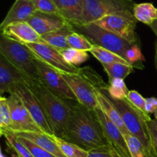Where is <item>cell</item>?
<instances>
[{
	"label": "cell",
	"mask_w": 157,
	"mask_h": 157,
	"mask_svg": "<svg viewBox=\"0 0 157 157\" xmlns=\"http://www.w3.org/2000/svg\"><path fill=\"white\" fill-rule=\"evenodd\" d=\"M70 105L71 115L66 140L87 151L109 146L94 111L90 110L75 100H73V103Z\"/></svg>",
	"instance_id": "cell-1"
},
{
	"label": "cell",
	"mask_w": 157,
	"mask_h": 157,
	"mask_svg": "<svg viewBox=\"0 0 157 157\" xmlns=\"http://www.w3.org/2000/svg\"><path fill=\"white\" fill-rule=\"evenodd\" d=\"M41 102L55 135L66 140L71 108L68 100L63 99L49 90L40 80L25 82Z\"/></svg>",
	"instance_id": "cell-2"
},
{
	"label": "cell",
	"mask_w": 157,
	"mask_h": 157,
	"mask_svg": "<svg viewBox=\"0 0 157 157\" xmlns=\"http://www.w3.org/2000/svg\"><path fill=\"white\" fill-rule=\"evenodd\" d=\"M63 78L81 104L94 111L98 107L94 86L106 85L101 76L90 67L80 68L77 73L61 72Z\"/></svg>",
	"instance_id": "cell-3"
},
{
	"label": "cell",
	"mask_w": 157,
	"mask_h": 157,
	"mask_svg": "<svg viewBox=\"0 0 157 157\" xmlns=\"http://www.w3.org/2000/svg\"><path fill=\"white\" fill-rule=\"evenodd\" d=\"M0 54L31 80H39L35 55L25 44L1 34Z\"/></svg>",
	"instance_id": "cell-4"
},
{
	"label": "cell",
	"mask_w": 157,
	"mask_h": 157,
	"mask_svg": "<svg viewBox=\"0 0 157 157\" xmlns=\"http://www.w3.org/2000/svg\"><path fill=\"white\" fill-rule=\"evenodd\" d=\"M133 0H84V15L81 24L94 22L109 15H121L135 18Z\"/></svg>",
	"instance_id": "cell-5"
},
{
	"label": "cell",
	"mask_w": 157,
	"mask_h": 157,
	"mask_svg": "<svg viewBox=\"0 0 157 157\" xmlns=\"http://www.w3.org/2000/svg\"><path fill=\"white\" fill-rule=\"evenodd\" d=\"M74 30L82 34L94 46L115 52L126 59V52L133 44L122 37L101 28L94 23L72 25Z\"/></svg>",
	"instance_id": "cell-6"
},
{
	"label": "cell",
	"mask_w": 157,
	"mask_h": 157,
	"mask_svg": "<svg viewBox=\"0 0 157 157\" xmlns=\"http://www.w3.org/2000/svg\"><path fill=\"white\" fill-rule=\"evenodd\" d=\"M110 100L119 111L128 132L131 135L136 137L148 149L152 157H153V146L147 120L129 103L127 98L121 100L113 99L110 98Z\"/></svg>",
	"instance_id": "cell-7"
},
{
	"label": "cell",
	"mask_w": 157,
	"mask_h": 157,
	"mask_svg": "<svg viewBox=\"0 0 157 157\" xmlns=\"http://www.w3.org/2000/svg\"><path fill=\"white\" fill-rule=\"evenodd\" d=\"M9 93L15 94L21 99L33 119L44 133L55 135L41 102L25 83L15 85Z\"/></svg>",
	"instance_id": "cell-8"
},
{
	"label": "cell",
	"mask_w": 157,
	"mask_h": 157,
	"mask_svg": "<svg viewBox=\"0 0 157 157\" xmlns=\"http://www.w3.org/2000/svg\"><path fill=\"white\" fill-rule=\"evenodd\" d=\"M35 63L39 80L53 93L65 100H77L76 96L63 78L62 74L35 56Z\"/></svg>",
	"instance_id": "cell-9"
},
{
	"label": "cell",
	"mask_w": 157,
	"mask_h": 157,
	"mask_svg": "<svg viewBox=\"0 0 157 157\" xmlns=\"http://www.w3.org/2000/svg\"><path fill=\"white\" fill-rule=\"evenodd\" d=\"M8 100L10 107L12 123L7 130L15 133L21 132H44L35 123L21 99L15 94L9 93Z\"/></svg>",
	"instance_id": "cell-10"
},
{
	"label": "cell",
	"mask_w": 157,
	"mask_h": 157,
	"mask_svg": "<svg viewBox=\"0 0 157 157\" xmlns=\"http://www.w3.org/2000/svg\"><path fill=\"white\" fill-rule=\"evenodd\" d=\"M94 24L128 41L131 44H138L136 32V19L121 15H109L95 21Z\"/></svg>",
	"instance_id": "cell-11"
},
{
	"label": "cell",
	"mask_w": 157,
	"mask_h": 157,
	"mask_svg": "<svg viewBox=\"0 0 157 157\" xmlns=\"http://www.w3.org/2000/svg\"><path fill=\"white\" fill-rule=\"evenodd\" d=\"M33 52L35 56L64 73H77L80 68L67 62L61 52L46 43H28L25 44Z\"/></svg>",
	"instance_id": "cell-12"
},
{
	"label": "cell",
	"mask_w": 157,
	"mask_h": 157,
	"mask_svg": "<svg viewBox=\"0 0 157 157\" xmlns=\"http://www.w3.org/2000/svg\"><path fill=\"white\" fill-rule=\"evenodd\" d=\"M94 112L102 126L104 135L108 141L109 145L113 146L127 155H131L127 148L124 134L121 129L107 116V115L103 112L99 106L95 109Z\"/></svg>",
	"instance_id": "cell-13"
},
{
	"label": "cell",
	"mask_w": 157,
	"mask_h": 157,
	"mask_svg": "<svg viewBox=\"0 0 157 157\" xmlns=\"http://www.w3.org/2000/svg\"><path fill=\"white\" fill-rule=\"evenodd\" d=\"M27 22L41 36L44 34L58 30L67 23V22L58 14L44 13L38 11H36Z\"/></svg>",
	"instance_id": "cell-14"
},
{
	"label": "cell",
	"mask_w": 157,
	"mask_h": 157,
	"mask_svg": "<svg viewBox=\"0 0 157 157\" xmlns=\"http://www.w3.org/2000/svg\"><path fill=\"white\" fill-rule=\"evenodd\" d=\"M1 34L23 44L45 43L41 35L28 22H21L9 25L2 29Z\"/></svg>",
	"instance_id": "cell-15"
},
{
	"label": "cell",
	"mask_w": 157,
	"mask_h": 157,
	"mask_svg": "<svg viewBox=\"0 0 157 157\" xmlns=\"http://www.w3.org/2000/svg\"><path fill=\"white\" fill-rule=\"evenodd\" d=\"M29 79L0 54V93L2 95L5 92L9 93L15 85L25 83Z\"/></svg>",
	"instance_id": "cell-16"
},
{
	"label": "cell",
	"mask_w": 157,
	"mask_h": 157,
	"mask_svg": "<svg viewBox=\"0 0 157 157\" xmlns=\"http://www.w3.org/2000/svg\"><path fill=\"white\" fill-rule=\"evenodd\" d=\"M36 12L32 0H15L0 25V29L12 23L27 22Z\"/></svg>",
	"instance_id": "cell-17"
},
{
	"label": "cell",
	"mask_w": 157,
	"mask_h": 157,
	"mask_svg": "<svg viewBox=\"0 0 157 157\" xmlns=\"http://www.w3.org/2000/svg\"><path fill=\"white\" fill-rule=\"evenodd\" d=\"M58 14L71 25L81 23L84 9V0H54Z\"/></svg>",
	"instance_id": "cell-18"
},
{
	"label": "cell",
	"mask_w": 157,
	"mask_h": 157,
	"mask_svg": "<svg viewBox=\"0 0 157 157\" xmlns=\"http://www.w3.org/2000/svg\"><path fill=\"white\" fill-rule=\"evenodd\" d=\"M15 134L17 136L23 137V138H26L31 140L34 143L38 145V146L48 151L49 152L56 155L57 157H66L64 153L61 152L56 142L54 140L53 137H52L53 135H51L44 133V132H17Z\"/></svg>",
	"instance_id": "cell-19"
},
{
	"label": "cell",
	"mask_w": 157,
	"mask_h": 157,
	"mask_svg": "<svg viewBox=\"0 0 157 157\" xmlns=\"http://www.w3.org/2000/svg\"><path fill=\"white\" fill-rule=\"evenodd\" d=\"M73 32H75L73 26L67 22L61 29L44 34L41 35V38L46 44L50 45L58 50L61 51L70 48L67 43V36Z\"/></svg>",
	"instance_id": "cell-20"
},
{
	"label": "cell",
	"mask_w": 157,
	"mask_h": 157,
	"mask_svg": "<svg viewBox=\"0 0 157 157\" xmlns=\"http://www.w3.org/2000/svg\"><path fill=\"white\" fill-rule=\"evenodd\" d=\"M133 15L136 21L150 26L157 19V8L151 2H143L135 4Z\"/></svg>",
	"instance_id": "cell-21"
},
{
	"label": "cell",
	"mask_w": 157,
	"mask_h": 157,
	"mask_svg": "<svg viewBox=\"0 0 157 157\" xmlns=\"http://www.w3.org/2000/svg\"><path fill=\"white\" fill-rule=\"evenodd\" d=\"M90 54L94 55L101 64H110V63H124L130 65L124 58L117 55L115 52L106 49L98 46H94L92 49L89 51Z\"/></svg>",
	"instance_id": "cell-22"
},
{
	"label": "cell",
	"mask_w": 157,
	"mask_h": 157,
	"mask_svg": "<svg viewBox=\"0 0 157 157\" xmlns=\"http://www.w3.org/2000/svg\"><path fill=\"white\" fill-rule=\"evenodd\" d=\"M0 133L1 135H4L8 147L14 151L16 157H34L29 149L18 139L14 132L6 130Z\"/></svg>",
	"instance_id": "cell-23"
},
{
	"label": "cell",
	"mask_w": 157,
	"mask_h": 157,
	"mask_svg": "<svg viewBox=\"0 0 157 157\" xmlns=\"http://www.w3.org/2000/svg\"><path fill=\"white\" fill-rule=\"evenodd\" d=\"M54 140L56 142L58 146H59L61 152L64 153L66 157H87L88 156V151L85 150L83 148L80 147L78 145L73 143L67 141L62 138L52 135Z\"/></svg>",
	"instance_id": "cell-24"
},
{
	"label": "cell",
	"mask_w": 157,
	"mask_h": 157,
	"mask_svg": "<svg viewBox=\"0 0 157 157\" xmlns=\"http://www.w3.org/2000/svg\"><path fill=\"white\" fill-rule=\"evenodd\" d=\"M104 70L108 75L109 78H127L133 70V66L131 65L124 64V63H110V64H102Z\"/></svg>",
	"instance_id": "cell-25"
},
{
	"label": "cell",
	"mask_w": 157,
	"mask_h": 157,
	"mask_svg": "<svg viewBox=\"0 0 157 157\" xmlns=\"http://www.w3.org/2000/svg\"><path fill=\"white\" fill-rule=\"evenodd\" d=\"M124 136L132 157H152L148 149L136 137L130 133L124 134Z\"/></svg>",
	"instance_id": "cell-26"
},
{
	"label": "cell",
	"mask_w": 157,
	"mask_h": 157,
	"mask_svg": "<svg viewBox=\"0 0 157 157\" xmlns=\"http://www.w3.org/2000/svg\"><path fill=\"white\" fill-rule=\"evenodd\" d=\"M107 92L109 96L113 99H125L129 90L125 84L124 79L122 78H112L109 79Z\"/></svg>",
	"instance_id": "cell-27"
},
{
	"label": "cell",
	"mask_w": 157,
	"mask_h": 157,
	"mask_svg": "<svg viewBox=\"0 0 157 157\" xmlns=\"http://www.w3.org/2000/svg\"><path fill=\"white\" fill-rule=\"evenodd\" d=\"M64 59L71 65L78 66L85 62L89 58L88 52L78 50L74 48H68L60 51Z\"/></svg>",
	"instance_id": "cell-28"
},
{
	"label": "cell",
	"mask_w": 157,
	"mask_h": 157,
	"mask_svg": "<svg viewBox=\"0 0 157 157\" xmlns=\"http://www.w3.org/2000/svg\"><path fill=\"white\" fill-rule=\"evenodd\" d=\"M67 43L70 48L87 52H89L94 46L84 35L75 31L67 36Z\"/></svg>",
	"instance_id": "cell-29"
},
{
	"label": "cell",
	"mask_w": 157,
	"mask_h": 157,
	"mask_svg": "<svg viewBox=\"0 0 157 157\" xmlns=\"http://www.w3.org/2000/svg\"><path fill=\"white\" fill-rule=\"evenodd\" d=\"M127 99L129 103L144 116L147 121L151 119L150 114L146 110V99L136 90H130L127 94Z\"/></svg>",
	"instance_id": "cell-30"
},
{
	"label": "cell",
	"mask_w": 157,
	"mask_h": 157,
	"mask_svg": "<svg viewBox=\"0 0 157 157\" xmlns=\"http://www.w3.org/2000/svg\"><path fill=\"white\" fill-rule=\"evenodd\" d=\"M11 111L8 98L0 97V132L9 129L11 126Z\"/></svg>",
	"instance_id": "cell-31"
},
{
	"label": "cell",
	"mask_w": 157,
	"mask_h": 157,
	"mask_svg": "<svg viewBox=\"0 0 157 157\" xmlns=\"http://www.w3.org/2000/svg\"><path fill=\"white\" fill-rule=\"evenodd\" d=\"M126 60L133 67L141 69L140 63L145 61V57L142 53L138 44H133L126 52Z\"/></svg>",
	"instance_id": "cell-32"
},
{
	"label": "cell",
	"mask_w": 157,
	"mask_h": 157,
	"mask_svg": "<svg viewBox=\"0 0 157 157\" xmlns=\"http://www.w3.org/2000/svg\"><path fill=\"white\" fill-rule=\"evenodd\" d=\"M17 137L29 149V150L30 151L31 153L32 154L34 157H57L56 155H53L52 153L49 152L48 151L38 146V145L34 143L31 140L28 139L26 138H23V137Z\"/></svg>",
	"instance_id": "cell-33"
},
{
	"label": "cell",
	"mask_w": 157,
	"mask_h": 157,
	"mask_svg": "<svg viewBox=\"0 0 157 157\" xmlns=\"http://www.w3.org/2000/svg\"><path fill=\"white\" fill-rule=\"evenodd\" d=\"M32 2L36 11L44 13L58 14V8L54 0H32Z\"/></svg>",
	"instance_id": "cell-34"
},
{
	"label": "cell",
	"mask_w": 157,
	"mask_h": 157,
	"mask_svg": "<svg viewBox=\"0 0 157 157\" xmlns=\"http://www.w3.org/2000/svg\"><path fill=\"white\" fill-rule=\"evenodd\" d=\"M147 124L148 126L152 146H153V157H157V119H151L150 120L147 121Z\"/></svg>",
	"instance_id": "cell-35"
},
{
	"label": "cell",
	"mask_w": 157,
	"mask_h": 157,
	"mask_svg": "<svg viewBox=\"0 0 157 157\" xmlns=\"http://www.w3.org/2000/svg\"><path fill=\"white\" fill-rule=\"evenodd\" d=\"M87 157H113L110 146H102L88 151Z\"/></svg>",
	"instance_id": "cell-36"
},
{
	"label": "cell",
	"mask_w": 157,
	"mask_h": 157,
	"mask_svg": "<svg viewBox=\"0 0 157 157\" xmlns=\"http://www.w3.org/2000/svg\"><path fill=\"white\" fill-rule=\"evenodd\" d=\"M146 110L148 114H153L157 119V98L150 97L146 99Z\"/></svg>",
	"instance_id": "cell-37"
},
{
	"label": "cell",
	"mask_w": 157,
	"mask_h": 157,
	"mask_svg": "<svg viewBox=\"0 0 157 157\" xmlns=\"http://www.w3.org/2000/svg\"><path fill=\"white\" fill-rule=\"evenodd\" d=\"M109 146H110V151H111L112 155H113V157H132L131 155H127V154L124 153V152L118 150L117 149L114 148L113 146H110V145H109Z\"/></svg>",
	"instance_id": "cell-38"
},
{
	"label": "cell",
	"mask_w": 157,
	"mask_h": 157,
	"mask_svg": "<svg viewBox=\"0 0 157 157\" xmlns=\"http://www.w3.org/2000/svg\"><path fill=\"white\" fill-rule=\"evenodd\" d=\"M150 27L151 28V29L153 30V32H154L155 35H156L157 37V19L155 20L153 23L150 26Z\"/></svg>",
	"instance_id": "cell-39"
},
{
	"label": "cell",
	"mask_w": 157,
	"mask_h": 157,
	"mask_svg": "<svg viewBox=\"0 0 157 157\" xmlns=\"http://www.w3.org/2000/svg\"><path fill=\"white\" fill-rule=\"evenodd\" d=\"M156 56H155V58H156V65L157 66V42L156 43Z\"/></svg>",
	"instance_id": "cell-40"
},
{
	"label": "cell",
	"mask_w": 157,
	"mask_h": 157,
	"mask_svg": "<svg viewBox=\"0 0 157 157\" xmlns=\"http://www.w3.org/2000/svg\"><path fill=\"white\" fill-rule=\"evenodd\" d=\"M0 157H6V155H5L4 154H3V152H2V151H1V153H0Z\"/></svg>",
	"instance_id": "cell-41"
},
{
	"label": "cell",
	"mask_w": 157,
	"mask_h": 157,
	"mask_svg": "<svg viewBox=\"0 0 157 157\" xmlns=\"http://www.w3.org/2000/svg\"><path fill=\"white\" fill-rule=\"evenodd\" d=\"M11 157H16V155H15V153H13V154H12V156H11Z\"/></svg>",
	"instance_id": "cell-42"
},
{
	"label": "cell",
	"mask_w": 157,
	"mask_h": 157,
	"mask_svg": "<svg viewBox=\"0 0 157 157\" xmlns=\"http://www.w3.org/2000/svg\"><path fill=\"white\" fill-rule=\"evenodd\" d=\"M156 69H157V66H156Z\"/></svg>",
	"instance_id": "cell-43"
}]
</instances>
